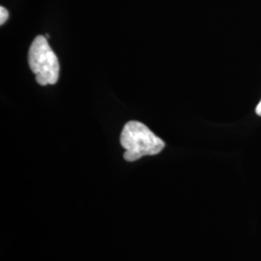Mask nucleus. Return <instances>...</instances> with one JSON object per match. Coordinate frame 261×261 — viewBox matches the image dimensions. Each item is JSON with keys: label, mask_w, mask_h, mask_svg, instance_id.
I'll use <instances>...</instances> for the list:
<instances>
[{"label": "nucleus", "mask_w": 261, "mask_h": 261, "mask_svg": "<svg viewBox=\"0 0 261 261\" xmlns=\"http://www.w3.org/2000/svg\"><path fill=\"white\" fill-rule=\"evenodd\" d=\"M122 147L126 150L124 159L135 162L144 156H154L165 148L166 143L144 124L138 121L128 122L120 136Z\"/></svg>", "instance_id": "1"}, {"label": "nucleus", "mask_w": 261, "mask_h": 261, "mask_svg": "<svg viewBox=\"0 0 261 261\" xmlns=\"http://www.w3.org/2000/svg\"><path fill=\"white\" fill-rule=\"evenodd\" d=\"M28 63L41 85L55 84L59 77L58 58L47 43V38L39 35L34 39L28 51Z\"/></svg>", "instance_id": "2"}, {"label": "nucleus", "mask_w": 261, "mask_h": 261, "mask_svg": "<svg viewBox=\"0 0 261 261\" xmlns=\"http://www.w3.org/2000/svg\"><path fill=\"white\" fill-rule=\"evenodd\" d=\"M9 18V13L6 8H4L3 6L0 7V24L3 25L6 20Z\"/></svg>", "instance_id": "3"}, {"label": "nucleus", "mask_w": 261, "mask_h": 261, "mask_svg": "<svg viewBox=\"0 0 261 261\" xmlns=\"http://www.w3.org/2000/svg\"><path fill=\"white\" fill-rule=\"evenodd\" d=\"M255 112H256V114H257L258 116H261V101L259 102V103L257 105V107H256V109H255Z\"/></svg>", "instance_id": "4"}]
</instances>
